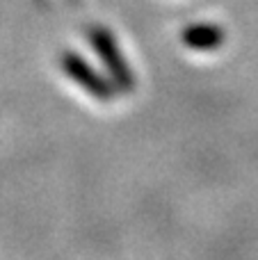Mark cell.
Here are the masks:
<instances>
[{"instance_id":"cell-1","label":"cell","mask_w":258,"mask_h":260,"mask_svg":"<svg viewBox=\"0 0 258 260\" xmlns=\"http://www.w3.org/2000/svg\"><path fill=\"white\" fill-rule=\"evenodd\" d=\"M89 44L94 48V53L99 55V59L103 62V67L108 69L110 82L114 85V89L119 91H133L135 87V78L128 67L123 53L119 50L117 39L112 37V32L108 27H91L89 30Z\"/></svg>"},{"instance_id":"cell-2","label":"cell","mask_w":258,"mask_h":260,"mask_svg":"<svg viewBox=\"0 0 258 260\" xmlns=\"http://www.w3.org/2000/svg\"><path fill=\"white\" fill-rule=\"evenodd\" d=\"M59 67L62 71L76 82L80 89H85L89 96H94L96 101H112L114 96V85L110 82V78H103L94 67H91L87 59H82L78 53H62L59 57Z\"/></svg>"},{"instance_id":"cell-3","label":"cell","mask_w":258,"mask_h":260,"mask_svg":"<svg viewBox=\"0 0 258 260\" xmlns=\"http://www.w3.org/2000/svg\"><path fill=\"white\" fill-rule=\"evenodd\" d=\"M183 44L192 50H217L224 44V30L210 23H197L183 30Z\"/></svg>"}]
</instances>
